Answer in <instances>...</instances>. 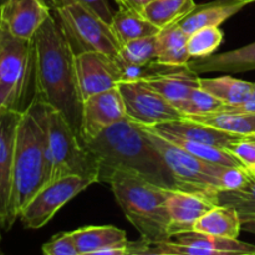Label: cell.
<instances>
[{"label":"cell","mask_w":255,"mask_h":255,"mask_svg":"<svg viewBox=\"0 0 255 255\" xmlns=\"http://www.w3.org/2000/svg\"><path fill=\"white\" fill-rule=\"evenodd\" d=\"M223 106L224 104L221 100H218L213 95L209 94L208 91L198 86L192 91L191 96L183 105L181 111L184 116H187V115H204L221 111Z\"/></svg>","instance_id":"1f68e13d"},{"label":"cell","mask_w":255,"mask_h":255,"mask_svg":"<svg viewBox=\"0 0 255 255\" xmlns=\"http://www.w3.org/2000/svg\"><path fill=\"white\" fill-rule=\"evenodd\" d=\"M119 89L124 100L126 116L142 125L162 124L183 119L184 115L142 81H120Z\"/></svg>","instance_id":"30bf717a"},{"label":"cell","mask_w":255,"mask_h":255,"mask_svg":"<svg viewBox=\"0 0 255 255\" xmlns=\"http://www.w3.org/2000/svg\"><path fill=\"white\" fill-rule=\"evenodd\" d=\"M5 1H6V0H0V5H1L2 2H5Z\"/></svg>","instance_id":"60d3db41"},{"label":"cell","mask_w":255,"mask_h":255,"mask_svg":"<svg viewBox=\"0 0 255 255\" xmlns=\"http://www.w3.org/2000/svg\"><path fill=\"white\" fill-rule=\"evenodd\" d=\"M199 86L208 91L224 106H238L243 104L255 89V82L234 79L232 76L199 77Z\"/></svg>","instance_id":"d4e9b609"},{"label":"cell","mask_w":255,"mask_h":255,"mask_svg":"<svg viewBox=\"0 0 255 255\" xmlns=\"http://www.w3.org/2000/svg\"><path fill=\"white\" fill-rule=\"evenodd\" d=\"M242 231V219L238 212L231 206L217 204L197 221L194 232L238 239Z\"/></svg>","instance_id":"ffe728a7"},{"label":"cell","mask_w":255,"mask_h":255,"mask_svg":"<svg viewBox=\"0 0 255 255\" xmlns=\"http://www.w3.org/2000/svg\"><path fill=\"white\" fill-rule=\"evenodd\" d=\"M121 211L149 243L172 239L167 202L174 188L153 183L141 174L119 169L109 182Z\"/></svg>","instance_id":"277c9868"},{"label":"cell","mask_w":255,"mask_h":255,"mask_svg":"<svg viewBox=\"0 0 255 255\" xmlns=\"http://www.w3.org/2000/svg\"><path fill=\"white\" fill-rule=\"evenodd\" d=\"M254 136H255V134H254Z\"/></svg>","instance_id":"ee69618b"},{"label":"cell","mask_w":255,"mask_h":255,"mask_svg":"<svg viewBox=\"0 0 255 255\" xmlns=\"http://www.w3.org/2000/svg\"><path fill=\"white\" fill-rule=\"evenodd\" d=\"M50 15L44 0H6L0 5V22L19 39H34Z\"/></svg>","instance_id":"9a60e30c"},{"label":"cell","mask_w":255,"mask_h":255,"mask_svg":"<svg viewBox=\"0 0 255 255\" xmlns=\"http://www.w3.org/2000/svg\"><path fill=\"white\" fill-rule=\"evenodd\" d=\"M229 152L242 162L252 173H255V136H246L228 147Z\"/></svg>","instance_id":"836d02e7"},{"label":"cell","mask_w":255,"mask_h":255,"mask_svg":"<svg viewBox=\"0 0 255 255\" xmlns=\"http://www.w3.org/2000/svg\"><path fill=\"white\" fill-rule=\"evenodd\" d=\"M218 204L231 206L238 212L242 223L255 219V173H252L248 183L236 191H219L217 193Z\"/></svg>","instance_id":"f1b7e54d"},{"label":"cell","mask_w":255,"mask_h":255,"mask_svg":"<svg viewBox=\"0 0 255 255\" xmlns=\"http://www.w3.org/2000/svg\"><path fill=\"white\" fill-rule=\"evenodd\" d=\"M242 229L246 232H249V233L255 234V219H249V221H246L242 223Z\"/></svg>","instance_id":"74e56055"},{"label":"cell","mask_w":255,"mask_h":255,"mask_svg":"<svg viewBox=\"0 0 255 255\" xmlns=\"http://www.w3.org/2000/svg\"><path fill=\"white\" fill-rule=\"evenodd\" d=\"M125 117L126 109L119 86L92 95L82 101L80 138L87 143Z\"/></svg>","instance_id":"8fae6325"},{"label":"cell","mask_w":255,"mask_h":255,"mask_svg":"<svg viewBox=\"0 0 255 255\" xmlns=\"http://www.w3.org/2000/svg\"><path fill=\"white\" fill-rule=\"evenodd\" d=\"M2 254V252H1V249H0V255H1Z\"/></svg>","instance_id":"7bdbcfd3"},{"label":"cell","mask_w":255,"mask_h":255,"mask_svg":"<svg viewBox=\"0 0 255 255\" xmlns=\"http://www.w3.org/2000/svg\"><path fill=\"white\" fill-rule=\"evenodd\" d=\"M184 117L229 133L241 136L255 134V114L217 111L204 115H187Z\"/></svg>","instance_id":"484cf974"},{"label":"cell","mask_w":255,"mask_h":255,"mask_svg":"<svg viewBox=\"0 0 255 255\" xmlns=\"http://www.w3.org/2000/svg\"><path fill=\"white\" fill-rule=\"evenodd\" d=\"M236 1H241L248 5V4H252V2H255V0H236Z\"/></svg>","instance_id":"f35d334b"},{"label":"cell","mask_w":255,"mask_h":255,"mask_svg":"<svg viewBox=\"0 0 255 255\" xmlns=\"http://www.w3.org/2000/svg\"><path fill=\"white\" fill-rule=\"evenodd\" d=\"M20 115L9 110L0 114V227L2 231H9L15 136Z\"/></svg>","instance_id":"5bb4252c"},{"label":"cell","mask_w":255,"mask_h":255,"mask_svg":"<svg viewBox=\"0 0 255 255\" xmlns=\"http://www.w3.org/2000/svg\"><path fill=\"white\" fill-rule=\"evenodd\" d=\"M41 251L46 255H79L72 232L54 236L49 242L42 244Z\"/></svg>","instance_id":"d6a6232c"},{"label":"cell","mask_w":255,"mask_h":255,"mask_svg":"<svg viewBox=\"0 0 255 255\" xmlns=\"http://www.w3.org/2000/svg\"><path fill=\"white\" fill-rule=\"evenodd\" d=\"M217 204V194L173 189L167 202L169 213L168 233L171 238L177 234L194 231L197 221Z\"/></svg>","instance_id":"4fadbf2b"},{"label":"cell","mask_w":255,"mask_h":255,"mask_svg":"<svg viewBox=\"0 0 255 255\" xmlns=\"http://www.w3.org/2000/svg\"><path fill=\"white\" fill-rule=\"evenodd\" d=\"M47 149L49 183L66 176H79L99 183V166L95 157L66 117L50 106L47 107Z\"/></svg>","instance_id":"52a82bcc"},{"label":"cell","mask_w":255,"mask_h":255,"mask_svg":"<svg viewBox=\"0 0 255 255\" xmlns=\"http://www.w3.org/2000/svg\"><path fill=\"white\" fill-rule=\"evenodd\" d=\"M110 27L121 46L132 40L153 36L161 31L142 14L125 7H120L119 11L115 12Z\"/></svg>","instance_id":"603a6c76"},{"label":"cell","mask_w":255,"mask_h":255,"mask_svg":"<svg viewBox=\"0 0 255 255\" xmlns=\"http://www.w3.org/2000/svg\"><path fill=\"white\" fill-rule=\"evenodd\" d=\"M152 127L157 131L163 132V133H171L174 136L182 137V138L212 144V146L221 147L224 149L228 148L234 142L246 137L241 136V134L224 132L222 129L214 128V127L201 124V122H197L194 120L187 119V117L162 122V124L154 125Z\"/></svg>","instance_id":"2e32d148"},{"label":"cell","mask_w":255,"mask_h":255,"mask_svg":"<svg viewBox=\"0 0 255 255\" xmlns=\"http://www.w3.org/2000/svg\"><path fill=\"white\" fill-rule=\"evenodd\" d=\"M247 4L236 0H214L208 4L197 5L184 19L178 22L184 32H192L208 26H219L226 20L238 14Z\"/></svg>","instance_id":"ac0fdd59"},{"label":"cell","mask_w":255,"mask_h":255,"mask_svg":"<svg viewBox=\"0 0 255 255\" xmlns=\"http://www.w3.org/2000/svg\"><path fill=\"white\" fill-rule=\"evenodd\" d=\"M36 52V96L61 112L80 136L82 97L77 81L75 52L54 15L34 36Z\"/></svg>","instance_id":"6da1fadb"},{"label":"cell","mask_w":255,"mask_h":255,"mask_svg":"<svg viewBox=\"0 0 255 255\" xmlns=\"http://www.w3.org/2000/svg\"><path fill=\"white\" fill-rule=\"evenodd\" d=\"M221 111H232V112H244V114H255V89L251 96L238 106H223Z\"/></svg>","instance_id":"d590c367"},{"label":"cell","mask_w":255,"mask_h":255,"mask_svg":"<svg viewBox=\"0 0 255 255\" xmlns=\"http://www.w3.org/2000/svg\"><path fill=\"white\" fill-rule=\"evenodd\" d=\"M35 97L36 52L34 39H19L0 22V107L21 114Z\"/></svg>","instance_id":"5b68a950"},{"label":"cell","mask_w":255,"mask_h":255,"mask_svg":"<svg viewBox=\"0 0 255 255\" xmlns=\"http://www.w3.org/2000/svg\"><path fill=\"white\" fill-rule=\"evenodd\" d=\"M1 232H2V229H1V227H0V241H1V238H2V237H1Z\"/></svg>","instance_id":"ab89813d"},{"label":"cell","mask_w":255,"mask_h":255,"mask_svg":"<svg viewBox=\"0 0 255 255\" xmlns=\"http://www.w3.org/2000/svg\"><path fill=\"white\" fill-rule=\"evenodd\" d=\"M177 242L199 247L209 255H255V244L246 243L239 239L223 238L199 232H186L173 237Z\"/></svg>","instance_id":"44dd1931"},{"label":"cell","mask_w":255,"mask_h":255,"mask_svg":"<svg viewBox=\"0 0 255 255\" xmlns=\"http://www.w3.org/2000/svg\"><path fill=\"white\" fill-rule=\"evenodd\" d=\"M139 125L163 157L173 176L177 189L208 194H217L221 191L219 174L223 164L203 161L169 142L149 125Z\"/></svg>","instance_id":"ba28073f"},{"label":"cell","mask_w":255,"mask_h":255,"mask_svg":"<svg viewBox=\"0 0 255 255\" xmlns=\"http://www.w3.org/2000/svg\"><path fill=\"white\" fill-rule=\"evenodd\" d=\"M157 131V129H156ZM158 132L159 134L168 139L176 146L181 147L188 153L193 154V156L198 157V158L203 159V161L211 162V163L216 164H223V166H234V167H244L242 162L237 158L236 156L231 153L228 149L221 148V147L212 146V144L202 143V142L191 141V139L182 138V137L174 136L171 133H163V132ZM246 168V167H244Z\"/></svg>","instance_id":"83f0119b"},{"label":"cell","mask_w":255,"mask_h":255,"mask_svg":"<svg viewBox=\"0 0 255 255\" xmlns=\"http://www.w3.org/2000/svg\"><path fill=\"white\" fill-rule=\"evenodd\" d=\"M188 67L196 74L206 72H246L255 70V42L232 51L213 54L203 59H191Z\"/></svg>","instance_id":"e0dca14e"},{"label":"cell","mask_w":255,"mask_h":255,"mask_svg":"<svg viewBox=\"0 0 255 255\" xmlns=\"http://www.w3.org/2000/svg\"><path fill=\"white\" fill-rule=\"evenodd\" d=\"M81 1L85 5H87L102 21L106 22L107 25L111 24L115 12L112 11L111 6H110L109 0H81Z\"/></svg>","instance_id":"e575fe53"},{"label":"cell","mask_w":255,"mask_h":255,"mask_svg":"<svg viewBox=\"0 0 255 255\" xmlns=\"http://www.w3.org/2000/svg\"><path fill=\"white\" fill-rule=\"evenodd\" d=\"M158 35V34H157ZM157 35L132 40L122 45L116 61L120 65H144L157 59Z\"/></svg>","instance_id":"f546056e"},{"label":"cell","mask_w":255,"mask_h":255,"mask_svg":"<svg viewBox=\"0 0 255 255\" xmlns=\"http://www.w3.org/2000/svg\"><path fill=\"white\" fill-rule=\"evenodd\" d=\"M152 1H153V0H116V2L119 4L120 7L132 10V11H136L138 12V14H142L144 7Z\"/></svg>","instance_id":"8d00e7d4"},{"label":"cell","mask_w":255,"mask_h":255,"mask_svg":"<svg viewBox=\"0 0 255 255\" xmlns=\"http://www.w3.org/2000/svg\"><path fill=\"white\" fill-rule=\"evenodd\" d=\"M77 81L82 100L117 87L120 67L116 60L97 51H84L75 55Z\"/></svg>","instance_id":"7c38bea8"},{"label":"cell","mask_w":255,"mask_h":255,"mask_svg":"<svg viewBox=\"0 0 255 255\" xmlns=\"http://www.w3.org/2000/svg\"><path fill=\"white\" fill-rule=\"evenodd\" d=\"M99 166V183H109L119 169L136 172L153 183L176 188L163 157L138 122L125 117L85 143Z\"/></svg>","instance_id":"7a4b0ae2"},{"label":"cell","mask_w":255,"mask_h":255,"mask_svg":"<svg viewBox=\"0 0 255 255\" xmlns=\"http://www.w3.org/2000/svg\"><path fill=\"white\" fill-rule=\"evenodd\" d=\"M79 255H96L104 248L128 241L126 232L114 226H89L72 232Z\"/></svg>","instance_id":"7402d4cb"},{"label":"cell","mask_w":255,"mask_h":255,"mask_svg":"<svg viewBox=\"0 0 255 255\" xmlns=\"http://www.w3.org/2000/svg\"><path fill=\"white\" fill-rule=\"evenodd\" d=\"M94 182L79 176H66L45 184L20 212L19 219L27 229H40L69 201Z\"/></svg>","instance_id":"9c48e42d"},{"label":"cell","mask_w":255,"mask_h":255,"mask_svg":"<svg viewBox=\"0 0 255 255\" xmlns=\"http://www.w3.org/2000/svg\"><path fill=\"white\" fill-rule=\"evenodd\" d=\"M2 111H4V110H2V109H1V107H0V114H1V112H2Z\"/></svg>","instance_id":"b9f144b4"},{"label":"cell","mask_w":255,"mask_h":255,"mask_svg":"<svg viewBox=\"0 0 255 255\" xmlns=\"http://www.w3.org/2000/svg\"><path fill=\"white\" fill-rule=\"evenodd\" d=\"M196 6L194 0H153L144 7L142 15L159 30H163L178 24Z\"/></svg>","instance_id":"4316f807"},{"label":"cell","mask_w":255,"mask_h":255,"mask_svg":"<svg viewBox=\"0 0 255 255\" xmlns=\"http://www.w3.org/2000/svg\"><path fill=\"white\" fill-rule=\"evenodd\" d=\"M47 105L35 97L21 112L16 127L12 163V188L10 199L9 229L19 219L27 202L50 179L47 149Z\"/></svg>","instance_id":"3957f363"},{"label":"cell","mask_w":255,"mask_h":255,"mask_svg":"<svg viewBox=\"0 0 255 255\" xmlns=\"http://www.w3.org/2000/svg\"><path fill=\"white\" fill-rule=\"evenodd\" d=\"M69 40L75 55L97 51L117 59L121 45L110 25L102 21L81 0H44Z\"/></svg>","instance_id":"8992f818"},{"label":"cell","mask_w":255,"mask_h":255,"mask_svg":"<svg viewBox=\"0 0 255 255\" xmlns=\"http://www.w3.org/2000/svg\"><path fill=\"white\" fill-rule=\"evenodd\" d=\"M188 36L178 24L161 30L157 35V61L173 66H187L192 59L187 50Z\"/></svg>","instance_id":"cb8c5ba5"},{"label":"cell","mask_w":255,"mask_h":255,"mask_svg":"<svg viewBox=\"0 0 255 255\" xmlns=\"http://www.w3.org/2000/svg\"><path fill=\"white\" fill-rule=\"evenodd\" d=\"M142 82L161 94L167 101L181 111L192 91L199 86V75L187 67L182 71L162 75Z\"/></svg>","instance_id":"d6986e66"},{"label":"cell","mask_w":255,"mask_h":255,"mask_svg":"<svg viewBox=\"0 0 255 255\" xmlns=\"http://www.w3.org/2000/svg\"><path fill=\"white\" fill-rule=\"evenodd\" d=\"M223 31L219 26L202 27L192 32L187 40V50L192 59H203L213 55L223 41Z\"/></svg>","instance_id":"4dcf8cb0"}]
</instances>
